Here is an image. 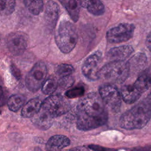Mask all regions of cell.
I'll return each instance as SVG.
<instances>
[{
	"label": "cell",
	"instance_id": "5bb4252c",
	"mask_svg": "<svg viewBox=\"0 0 151 151\" xmlns=\"http://www.w3.org/2000/svg\"><path fill=\"white\" fill-rule=\"evenodd\" d=\"M70 139L65 136L57 134L51 137L45 145V151H61L69 146Z\"/></svg>",
	"mask_w": 151,
	"mask_h": 151
},
{
	"label": "cell",
	"instance_id": "4fadbf2b",
	"mask_svg": "<svg viewBox=\"0 0 151 151\" xmlns=\"http://www.w3.org/2000/svg\"><path fill=\"white\" fill-rule=\"evenodd\" d=\"M120 93L122 100L127 104L136 102L143 94L134 83L123 86L120 88Z\"/></svg>",
	"mask_w": 151,
	"mask_h": 151
},
{
	"label": "cell",
	"instance_id": "2e32d148",
	"mask_svg": "<svg viewBox=\"0 0 151 151\" xmlns=\"http://www.w3.org/2000/svg\"><path fill=\"white\" fill-rule=\"evenodd\" d=\"M34 124L42 130H47L50 128L53 121V117L42 110L40 111L31 119Z\"/></svg>",
	"mask_w": 151,
	"mask_h": 151
},
{
	"label": "cell",
	"instance_id": "7402d4cb",
	"mask_svg": "<svg viewBox=\"0 0 151 151\" xmlns=\"http://www.w3.org/2000/svg\"><path fill=\"white\" fill-rule=\"evenodd\" d=\"M15 8V0H0V16L11 14Z\"/></svg>",
	"mask_w": 151,
	"mask_h": 151
},
{
	"label": "cell",
	"instance_id": "d6a6232c",
	"mask_svg": "<svg viewBox=\"0 0 151 151\" xmlns=\"http://www.w3.org/2000/svg\"><path fill=\"white\" fill-rule=\"evenodd\" d=\"M34 150H35V151H44V150H42L41 148H40V147H35Z\"/></svg>",
	"mask_w": 151,
	"mask_h": 151
},
{
	"label": "cell",
	"instance_id": "9a60e30c",
	"mask_svg": "<svg viewBox=\"0 0 151 151\" xmlns=\"http://www.w3.org/2000/svg\"><path fill=\"white\" fill-rule=\"evenodd\" d=\"M41 106L42 102L39 99H31L22 107L21 115L23 117L32 118L40 111Z\"/></svg>",
	"mask_w": 151,
	"mask_h": 151
},
{
	"label": "cell",
	"instance_id": "277c9868",
	"mask_svg": "<svg viewBox=\"0 0 151 151\" xmlns=\"http://www.w3.org/2000/svg\"><path fill=\"white\" fill-rule=\"evenodd\" d=\"M77 39L73 24L67 20L61 21L55 35L56 44L60 51L65 54L70 52L76 47Z\"/></svg>",
	"mask_w": 151,
	"mask_h": 151
},
{
	"label": "cell",
	"instance_id": "5b68a950",
	"mask_svg": "<svg viewBox=\"0 0 151 151\" xmlns=\"http://www.w3.org/2000/svg\"><path fill=\"white\" fill-rule=\"evenodd\" d=\"M99 93L106 106L111 111L117 113L120 110L122 98L120 91L114 85L106 84L101 86Z\"/></svg>",
	"mask_w": 151,
	"mask_h": 151
},
{
	"label": "cell",
	"instance_id": "4316f807",
	"mask_svg": "<svg viewBox=\"0 0 151 151\" xmlns=\"http://www.w3.org/2000/svg\"><path fill=\"white\" fill-rule=\"evenodd\" d=\"M88 147L94 151H116L114 149L103 147L95 145H90L88 146Z\"/></svg>",
	"mask_w": 151,
	"mask_h": 151
},
{
	"label": "cell",
	"instance_id": "e0dca14e",
	"mask_svg": "<svg viewBox=\"0 0 151 151\" xmlns=\"http://www.w3.org/2000/svg\"><path fill=\"white\" fill-rule=\"evenodd\" d=\"M64 6L71 19L77 22L79 19L81 7L80 0H58Z\"/></svg>",
	"mask_w": 151,
	"mask_h": 151
},
{
	"label": "cell",
	"instance_id": "f546056e",
	"mask_svg": "<svg viewBox=\"0 0 151 151\" xmlns=\"http://www.w3.org/2000/svg\"><path fill=\"white\" fill-rule=\"evenodd\" d=\"M11 71L12 72V74H14V76L17 77V78H19L20 77V73L18 70V69L15 67L14 65H11Z\"/></svg>",
	"mask_w": 151,
	"mask_h": 151
},
{
	"label": "cell",
	"instance_id": "836d02e7",
	"mask_svg": "<svg viewBox=\"0 0 151 151\" xmlns=\"http://www.w3.org/2000/svg\"><path fill=\"white\" fill-rule=\"evenodd\" d=\"M148 151H151V147H148Z\"/></svg>",
	"mask_w": 151,
	"mask_h": 151
},
{
	"label": "cell",
	"instance_id": "1f68e13d",
	"mask_svg": "<svg viewBox=\"0 0 151 151\" xmlns=\"http://www.w3.org/2000/svg\"><path fill=\"white\" fill-rule=\"evenodd\" d=\"M132 151H148V148L145 147V148H142V149H136L132 150Z\"/></svg>",
	"mask_w": 151,
	"mask_h": 151
},
{
	"label": "cell",
	"instance_id": "ba28073f",
	"mask_svg": "<svg viewBox=\"0 0 151 151\" xmlns=\"http://www.w3.org/2000/svg\"><path fill=\"white\" fill-rule=\"evenodd\" d=\"M135 27L130 23H121L109 29L106 32L107 41L111 44H120L132 38Z\"/></svg>",
	"mask_w": 151,
	"mask_h": 151
},
{
	"label": "cell",
	"instance_id": "8992f818",
	"mask_svg": "<svg viewBox=\"0 0 151 151\" xmlns=\"http://www.w3.org/2000/svg\"><path fill=\"white\" fill-rule=\"evenodd\" d=\"M70 109L69 103L61 95H51L42 103L41 110L53 118L66 113Z\"/></svg>",
	"mask_w": 151,
	"mask_h": 151
},
{
	"label": "cell",
	"instance_id": "484cf974",
	"mask_svg": "<svg viewBox=\"0 0 151 151\" xmlns=\"http://www.w3.org/2000/svg\"><path fill=\"white\" fill-rule=\"evenodd\" d=\"M74 82V78L71 76H70L68 77L61 78L58 81V86L61 88L66 89L70 87L73 84Z\"/></svg>",
	"mask_w": 151,
	"mask_h": 151
},
{
	"label": "cell",
	"instance_id": "9c48e42d",
	"mask_svg": "<svg viewBox=\"0 0 151 151\" xmlns=\"http://www.w3.org/2000/svg\"><path fill=\"white\" fill-rule=\"evenodd\" d=\"M103 54L96 51L89 55L84 61L81 70L83 75L89 80L95 81L99 78V66L102 61Z\"/></svg>",
	"mask_w": 151,
	"mask_h": 151
},
{
	"label": "cell",
	"instance_id": "d6986e66",
	"mask_svg": "<svg viewBox=\"0 0 151 151\" xmlns=\"http://www.w3.org/2000/svg\"><path fill=\"white\" fill-rule=\"evenodd\" d=\"M134 84L142 93L150 88L151 87V68H147L140 73Z\"/></svg>",
	"mask_w": 151,
	"mask_h": 151
},
{
	"label": "cell",
	"instance_id": "6da1fadb",
	"mask_svg": "<svg viewBox=\"0 0 151 151\" xmlns=\"http://www.w3.org/2000/svg\"><path fill=\"white\" fill-rule=\"evenodd\" d=\"M77 127L88 131L105 124L108 120L106 106L99 93L92 92L81 99L77 107Z\"/></svg>",
	"mask_w": 151,
	"mask_h": 151
},
{
	"label": "cell",
	"instance_id": "30bf717a",
	"mask_svg": "<svg viewBox=\"0 0 151 151\" xmlns=\"http://www.w3.org/2000/svg\"><path fill=\"white\" fill-rule=\"evenodd\" d=\"M7 48L14 55H19L26 50L28 45V37L22 32L9 34L6 40Z\"/></svg>",
	"mask_w": 151,
	"mask_h": 151
},
{
	"label": "cell",
	"instance_id": "d4e9b609",
	"mask_svg": "<svg viewBox=\"0 0 151 151\" xmlns=\"http://www.w3.org/2000/svg\"><path fill=\"white\" fill-rule=\"evenodd\" d=\"M84 93V89L83 87H76L65 92V96L69 99H74L83 96Z\"/></svg>",
	"mask_w": 151,
	"mask_h": 151
},
{
	"label": "cell",
	"instance_id": "4dcf8cb0",
	"mask_svg": "<svg viewBox=\"0 0 151 151\" xmlns=\"http://www.w3.org/2000/svg\"><path fill=\"white\" fill-rule=\"evenodd\" d=\"M4 100V91L2 88L0 86V106L3 104V101Z\"/></svg>",
	"mask_w": 151,
	"mask_h": 151
},
{
	"label": "cell",
	"instance_id": "f1b7e54d",
	"mask_svg": "<svg viewBox=\"0 0 151 151\" xmlns=\"http://www.w3.org/2000/svg\"><path fill=\"white\" fill-rule=\"evenodd\" d=\"M145 44L147 49L151 51V32L149 33L147 35L146 38V41H145Z\"/></svg>",
	"mask_w": 151,
	"mask_h": 151
},
{
	"label": "cell",
	"instance_id": "603a6c76",
	"mask_svg": "<svg viewBox=\"0 0 151 151\" xmlns=\"http://www.w3.org/2000/svg\"><path fill=\"white\" fill-rule=\"evenodd\" d=\"M58 83L54 78H49L45 81L42 87V92L47 95L52 94L57 89Z\"/></svg>",
	"mask_w": 151,
	"mask_h": 151
},
{
	"label": "cell",
	"instance_id": "3957f363",
	"mask_svg": "<svg viewBox=\"0 0 151 151\" xmlns=\"http://www.w3.org/2000/svg\"><path fill=\"white\" fill-rule=\"evenodd\" d=\"M130 74L129 61H110L100 68L99 77L111 83L121 84L125 81Z\"/></svg>",
	"mask_w": 151,
	"mask_h": 151
},
{
	"label": "cell",
	"instance_id": "cb8c5ba5",
	"mask_svg": "<svg viewBox=\"0 0 151 151\" xmlns=\"http://www.w3.org/2000/svg\"><path fill=\"white\" fill-rule=\"evenodd\" d=\"M74 69L71 65L67 64H61L59 65L56 69V74L61 78L71 76Z\"/></svg>",
	"mask_w": 151,
	"mask_h": 151
},
{
	"label": "cell",
	"instance_id": "ac0fdd59",
	"mask_svg": "<svg viewBox=\"0 0 151 151\" xmlns=\"http://www.w3.org/2000/svg\"><path fill=\"white\" fill-rule=\"evenodd\" d=\"M81 6L86 8L90 14L100 16L105 12V8L100 0H80Z\"/></svg>",
	"mask_w": 151,
	"mask_h": 151
},
{
	"label": "cell",
	"instance_id": "7a4b0ae2",
	"mask_svg": "<svg viewBox=\"0 0 151 151\" xmlns=\"http://www.w3.org/2000/svg\"><path fill=\"white\" fill-rule=\"evenodd\" d=\"M151 118V100L146 99L124 112L120 117L119 124L126 130L144 127Z\"/></svg>",
	"mask_w": 151,
	"mask_h": 151
},
{
	"label": "cell",
	"instance_id": "44dd1931",
	"mask_svg": "<svg viewBox=\"0 0 151 151\" xmlns=\"http://www.w3.org/2000/svg\"><path fill=\"white\" fill-rule=\"evenodd\" d=\"M23 1L28 10L33 15H38L43 9L42 0H23Z\"/></svg>",
	"mask_w": 151,
	"mask_h": 151
},
{
	"label": "cell",
	"instance_id": "ffe728a7",
	"mask_svg": "<svg viewBox=\"0 0 151 151\" xmlns=\"http://www.w3.org/2000/svg\"><path fill=\"white\" fill-rule=\"evenodd\" d=\"M25 97L22 95L14 94L11 96L7 101L9 109L12 111H17L25 104Z\"/></svg>",
	"mask_w": 151,
	"mask_h": 151
},
{
	"label": "cell",
	"instance_id": "83f0119b",
	"mask_svg": "<svg viewBox=\"0 0 151 151\" xmlns=\"http://www.w3.org/2000/svg\"><path fill=\"white\" fill-rule=\"evenodd\" d=\"M67 151H90V150L86 146H76V147L71 148L69 150H68Z\"/></svg>",
	"mask_w": 151,
	"mask_h": 151
},
{
	"label": "cell",
	"instance_id": "52a82bcc",
	"mask_svg": "<svg viewBox=\"0 0 151 151\" xmlns=\"http://www.w3.org/2000/svg\"><path fill=\"white\" fill-rule=\"evenodd\" d=\"M47 74V68L45 63L42 61L37 63L26 77L25 84L27 88L32 92L38 91L46 80Z\"/></svg>",
	"mask_w": 151,
	"mask_h": 151
},
{
	"label": "cell",
	"instance_id": "8fae6325",
	"mask_svg": "<svg viewBox=\"0 0 151 151\" xmlns=\"http://www.w3.org/2000/svg\"><path fill=\"white\" fill-rule=\"evenodd\" d=\"M60 14L58 4L53 1H48L45 6L44 19L47 28L52 31L57 22Z\"/></svg>",
	"mask_w": 151,
	"mask_h": 151
},
{
	"label": "cell",
	"instance_id": "7c38bea8",
	"mask_svg": "<svg viewBox=\"0 0 151 151\" xmlns=\"http://www.w3.org/2000/svg\"><path fill=\"white\" fill-rule=\"evenodd\" d=\"M134 52L131 45H121L110 49L106 54L107 60L110 61H126Z\"/></svg>",
	"mask_w": 151,
	"mask_h": 151
}]
</instances>
